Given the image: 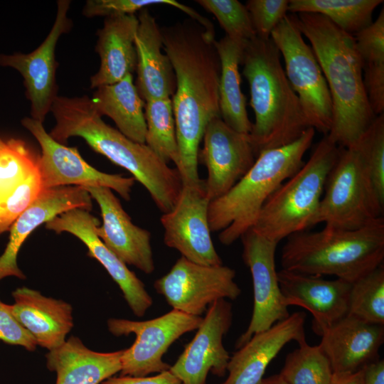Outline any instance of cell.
<instances>
[{
	"mask_svg": "<svg viewBox=\"0 0 384 384\" xmlns=\"http://www.w3.org/2000/svg\"><path fill=\"white\" fill-rule=\"evenodd\" d=\"M198 4L212 14L230 39L245 43L256 37L245 5L238 0H198Z\"/></svg>",
	"mask_w": 384,
	"mask_h": 384,
	"instance_id": "cell-37",
	"label": "cell"
},
{
	"mask_svg": "<svg viewBox=\"0 0 384 384\" xmlns=\"http://www.w3.org/2000/svg\"><path fill=\"white\" fill-rule=\"evenodd\" d=\"M245 43L230 39L225 36L215 41L220 63L219 80L220 116L233 129L249 134L252 123L249 119L246 109V98L241 90V65Z\"/></svg>",
	"mask_w": 384,
	"mask_h": 384,
	"instance_id": "cell-29",
	"label": "cell"
},
{
	"mask_svg": "<svg viewBox=\"0 0 384 384\" xmlns=\"http://www.w3.org/2000/svg\"><path fill=\"white\" fill-rule=\"evenodd\" d=\"M288 0H249L247 9L256 37L270 38L271 33L287 15Z\"/></svg>",
	"mask_w": 384,
	"mask_h": 384,
	"instance_id": "cell-40",
	"label": "cell"
},
{
	"mask_svg": "<svg viewBox=\"0 0 384 384\" xmlns=\"http://www.w3.org/2000/svg\"><path fill=\"white\" fill-rule=\"evenodd\" d=\"M198 162L207 169L204 185L210 201L226 193L252 167L256 154L249 135L228 126L220 117L207 125Z\"/></svg>",
	"mask_w": 384,
	"mask_h": 384,
	"instance_id": "cell-17",
	"label": "cell"
},
{
	"mask_svg": "<svg viewBox=\"0 0 384 384\" xmlns=\"http://www.w3.org/2000/svg\"><path fill=\"white\" fill-rule=\"evenodd\" d=\"M305 318V313L294 312L269 329L254 334L230 356L228 376L222 384H258L269 364L287 343L306 342Z\"/></svg>",
	"mask_w": 384,
	"mask_h": 384,
	"instance_id": "cell-22",
	"label": "cell"
},
{
	"mask_svg": "<svg viewBox=\"0 0 384 384\" xmlns=\"http://www.w3.org/2000/svg\"><path fill=\"white\" fill-rule=\"evenodd\" d=\"M279 374L287 384H329L333 370L319 345L306 341L287 355Z\"/></svg>",
	"mask_w": 384,
	"mask_h": 384,
	"instance_id": "cell-33",
	"label": "cell"
},
{
	"mask_svg": "<svg viewBox=\"0 0 384 384\" xmlns=\"http://www.w3.org/2000/svg\"><path fill=\"white\" fill-rule=\"evenodd\" d=\"M122 351H94L71 336L46 355V366L55 372V384H100L121 371Z\"/></svg>",
	"mask_w": 384,
	"mask_h": 384,
	"instance_id": "cell-27",
	"label": "cell"
},
{
	"mask_svg": "<svg viewBox=\"0 0 384 384\" xmlns=\"http://www.w3.org/2000/svg\"><path fill=\"white\" fill-rule=\"evenodd\" d=\"M366 92L375 116L384 112V9L375 21L354 36Z\"/></svg>",
	"mask_w": 384,
	"mask_h": 384,
	"instance_id": "cell-30",
	"label": "cell"
},
{
	"mask_svg": "<svg viewBox=\"0 0 384 384\" xmlns=\"http://www.w3.org/2000/svg\"><path fill=\"white\" fill-rule=\"evenodd\" d=\"M13 304H8L18 323L36 340L37 345L49 351L62 346L73 326L70 304L43 295L26 287L12 292Z\"/></svg>",
	"mask_w": 384,
	"mask_h": 384,
	"instance_id": "cell-24",
	"label": "cell"
},
{
	"mask_svg": "<svg viewBox=\"0 0 384 384\" xmlns=\"http://www.w3.org/2000/svg\"><path fill=\"white\" fill-rule=\"evenodd\" d=\"M383 3V0H290L288 11L321 14L354 36L373 22L374 11Z\"/></svg>",
	"mask_w": 384,
	"mask_h": 384,
	"instance_id": "cell-31",
	"label": "cell"
},
{
	"mask_svg": "<svg viewBox=\"0 0 384 384\" xmlns=\"http://www.w3.org/2000/svg\"><path fill=\"white\" fill-rule=\"evenodd\" d=\"M69 0L57 1L55 22L42 43L31 53L0 55V65L11 67L23 78L26 96L31 102L33 119L43 122L58 96L56 83L55 47L60 37L69 31L72 21L68 16Z\"/></svg>",
	"mask_w": 384,
	"mask_h": 384,
	"instance_id": "cell-15",
	"label": "cell"
},
{
	"mask_svg": "<svg viewBox=\"0 0 384 384\" xmlns=\"http://www.w3.org/2000/svg\"><path fill=\"white\" fill-rule=\"evenodd\" d=\"M315 130L308 128L294 142L261 151L249 171L223 196L210 202L211 232L230 245L251 230L271 195L304 164Z\"/></svg>",
	"mask_w": 384,
	"mask_h": 384,
	"instance_id": "cell-5",
	"label": "cell"
},
{
	"mask_svg": "<svg viewBox=\"0 0 384 384\" xmlns=\"http://www.w3.org/2000/svg\"><path fill=\"white\" fill-rule=\"evenodd\" d=\"M384 260V218L356 230H304L287 238L282 269L323 277L335 276L353 283Z\"/></svg>",
	"mask_w": 384,
	"mask_h": 384,
	"instance_id": "cell-6",
	"label": "cell"
},
{
	"mask_svg": "<svg viewBox=\"0 0 384 384\" xmlns=\"http://www.w3.org/2000/svg\"><path fill=\"white\" fill-rule=\"evenodd\" d=\"M43 189L38 171L31 174L12 193L0 198V234L10 230L18 216Z\"/></svg>",
	"mask_w": 384,
	"mask_h": 384,
	"instance_id": "cell-39",
	"label": "cell"
},
{
	"mask_svg": "<svg viewBox=\"0 0 384 384\" xmlns=\"http://www.w3.org/2000/svg\"><path fill=\"white\" fill-rule=\"evenodd\" d=\"M90 99L97 113L111 118L121 133L135 142L145 144V102L134 83L133 75L96 88Z\"/></svg>",
	"mask_w": 384,
	"mask_h": 384,
	"instance_id": "cell-28",
	"label": "cell"
},
{
	"mask_svg": "<svg viewBox=\"0 0 384 384\" xmlns=\"http://www.w3.org/2000/svg\"><path fill=\"white\" fill-rule=\"evenodd\" d=\"M0 340L33 351L37 343L31 334L16 319L8 304L0 301Z\"/></svg>",
	"mask_w": 384,
	"mask_h": 384,
	"instance_id": "cell-41",
	"label": "cell"
},
{
	"mask_svg": "<svg viewBox=\"0 0 384 384\" xmlns=\"http://www.w3.org/2000/svg\"><path fill=\"white\" fill-rule=\"evenodd\" d=\"M100 225L90 211L75 208L46 222V228L57 233L68 232L80 239L87 247L88 255L96 259L119 286L134 314L142 317L153 304V299L142 281L97 235L95 228Z\"/></svg>",
	"mask_w": 384,
	"mask_h": 384,
	"instance_id": "cell-18",
	"label": "cell"
},
{
	"mask_svg": "<svg viewBox=\"0 0 384 384\" xmlns=\"http://www.w3.org/2000/svg\"><path fill=\"white\" fill-rule=\"evenodd\" d=\"M366 384H384L383 359H378L366 366Z\"/></svg>",
	"mask_w": 384,
	"mask_h": 384,
	"instance_id": "cell-44",
	"label": "cell"
},
{
	"mask_svg": "<svg viewBox=\"0 0 384 384\" xmlns=\"http://www.w3.org/2000/svg\"><path fill=\"white\" fill-rule=\"evenodd\" d=\"M204 180L196 184H183L174 208L163 213L165 245L176 250L181 257L200 265L218 266L223 261L210 235L208 223L210 204Z\"/></svg>",
	"mask_w": 384,
	"mask_h": 384,
	"instance_id": "cell-13",
	"label": "cell"
},
{
	"mask_svg": "<svg viewBox=\"0 0 384 384\" xmlns=\"http://www.w3.org/2000/svg\"><path fill=\"white\" fill-rule=\"evenodd\" d=\"M134 38L137 56L136 87L144 102L171 97L176 87L171 62L163 53L161 28L146 8L139 11Z\"/></svg>",
	"mask_w": 384,
	"mask_h": 384,
	"instance_id": "cell-25",
	"label": "cell"
},
{
	"mask_svg": "<svg viewBox=\"0 0 384 384\" xmlns=\"http://www.w3.org/2000/svg\"><path fill=\"white\" fill-rule=\"evenodd\" d=\"M21 124L38 142L41 155L38 158V169L43 188L70 185L89 187L101 186L116 191L129 201L135 179L121 174H110L97 170L86 162L76 147L66 146L53 139L46 131L43 122L26 117Z\"/></svg>",
	"mask_w": 384,
	"mask_h": 384,
	"instance_id": "cell-12",
	"label": "cell"
},
{
	"mask_svg": "<svg viewBox=\"0 0 384 384\" xmlns=\"http://www.w3.org/2000/svg\"><path fill=\"white\" fill-rule=\"evenodd\" d=\"M233 306L228 299L211 304L193 339L169 370L183 384H207L209 372L223 377L230 358L223 339L233 322Z\"/></svg>",
	"mask_w": 384,
	"mask_h": 384,
	"instance_id": "cell-16",
	"label": "cell"
},
{
	"mask_svg": "<svg viewBox=\"0 0 384 384\" xmlns=\"http://www.w3.org/2000/svg\"><path fill=\"white\" fill-rule=\"evenodd\" d=\"M375 197L384 208V114L378 115L356 143Z\"/></svg>",
	"mask_w": 384,
	"mask_h": 384,
	"instance_id": "cell-36",
	"label": "cell"
},
{
	"mask_svg": "<svg viewBox=\"0 0 384 384\" xmlns=\"http://www.w3.org/2000/svg\"><path fill=\"white\" fill-rule=\"evenodd\" d=\"M270 38L283 57L287 78L309 127L327 135L333 122L331 95L316 57L305 42L294 14L282 19Z\"/></svg>",
	"mask_w": 384,
	"mask_h": 384,
	"instance_id": "cell-9",
	"label": "cell"
},
{
	"mask_svg": "<svg viewBox=\"0 0 384 384\" xmlns=\"http://www.w3.org/2000/svg\"><path fill=\"white\" fill-rule=\"evenodd\" d=\"M203 317L172 309L146 321L111 318L109 331L114 336L135 335L134 343L122 351L120 375L146 376L169 370L163 356L183 334L196 330Z\"/></svg>",
	"mask_w": 384,
	"mask_h": 384,
	"instance_id": "cell-10",
	"label": "cell"
},
{
	"mask_svg": "<svg viewBox=\"0 0 384 384\" xmlns=\"http://www.w3.org/2000/svg\"><path fill=\"white\" fill-rule=\"evenodd\" d=\"M38 158L21 139L0 137V198L38 171Z\"/></svg>",
	"mask_w": 384,
	"mask_h": 384,
	"instance_id": "cell-35",
	"label": "cell"
},
{
	"mask_svg": "<svg viewBox=\"0 0 384 384\" xmlns=\"http://www.w3.org/2000/svg\"><path fill=\"white\" fill-rule=\"evenodd\" d=\"M340 149L324 135L308 161L268 198L252 230L279 243L313 227L327 176Z\"/></svg>",
	"mask_w": 384,
	"mask_h": 384,
	"instance_id": "cell-7",
	"label": "cell"
},
{
	"mask_svg": "<svg viewBox=\"0 0 384 384\" xmlns=\"http://www.w3.org/2000/svg\"><path fill=\"white\" fill-rule=\"evenodd\" d=\"M241 65L255 114L248 135L256 156L297 140L310 127L272 39L255 37L247 41Z\"/></svg>",
	"mask_w": 384,
	"mask_h": 384,
	"instance_id": "cell-4",
	"label": "cell"
},
{
	"mask_svg": "<svg viewBox=\"0 0 384 384\" xmlns=\"http://www.w3.org/2000/svg\"><path fill=\"white\" fill-rule=\"evenodd\" d=\"M163 49L174 70L176 87L172 96L183 184H196L198 151L208 123L220 116V63L215 33L188 18L161 28Z\"/></svg>",
	"mask_w": 384,
	"mask_h": 384,
	"instance_id": "cell-1",
	"label": "cell"
},
{
	"mask_svg": "<svg viewBox=\"0 0 384 384\" xmlns=\"http://www.w3.org/2000/svg\"><path fill=\"white\" fill-rule=\"evenodd\" d=\"M155 4H165L176 7L206 28H210L212 24L209 19L201 16L192 8L174 0H88L83 7L82 14L89 18L132 15L149 6Z\"/></svg>",
	"mask_w": 384,
	"mask_h": 384,
	"instance_id": "cell-38",
	"label": "cell"
},
{
	"mask_svg": "<svg viewBox=\"0 0 384 384\" xmlns=\"http://www.w3.org/2000/svg\"><path fill=\"white\" fill-rule=\"evenodd\" d=\"M92 199L81 186L43 188L9 230L8 243L0 256V281L7 277L26 279L18 266L17 255L24 241L37 227L72 209L90 211Z\"/></svg>",
	"mask_w": 384,
	"mask_h": 384,
	"instance_id": "cell-21",
	"label": "cell"
},
{
	"mask_svg": "<svg viewBox=\"0 0 384 384\" xmlns=\"http://www.w3.org/2000/svg\"><path fill=\"white\" fill-rule=\"evenodd\" d=\"M98 204L102 223L95 233L103 243L126 265L134 266L145 274L155 270L151 233L134 225L119 200L109 188H84Z\"/></svg>",
	"mask_w": 384,
	"mask_h": 384,
	"instance_id": "cell-20",
	"label": "cell"
},
{
	"mask_svg": "<svg viewBox=\"0 0 384 384\" xmlns=\"http://www.w3.org/2000/svg\"><path fill=\"white\" fill-rule=\"evenodd\" d=\"M348 315L384 325L383 264L351 284Z\"/></svg>",
	"mask_w": 384,
	"mask_h": 384,
	"instance_id": "cell-34",
	"label": "cell"
},
{
	"mask_svg": "<svg viewBox=\"0 0 384 384\" xmlns=\"http://www.w3.org/2000/svg\"><path fill=\"white\" fill-rule=\"evenodd\" d=\"M319 344L333 373L353 372L378 360L384 341V325L370 324L346 315L321 336Z\"/></svg>",
	"mask_w": 384,
	"mask_h": 384,
	"instance_id": "cell-23",
	"label": "cell"
},
{
	"mask_svg": "<svg viewBox=\"0 0 384 384\" xmlns=\"http://www.w3.org/2000/svg\"><path fill=\"white\" fill-rule=\"evenodd\" d=\"M294 16L299 31L310 43L331 95L333 122L327 137L340 147H350L377 117L364 87L355 38L321 14Z\"/></svg>",
	"mask_w": 384,
	"mask_h": 384,
	"instance_id": "cell-3",
	"label": "cell"
},
{
	"mask_svg": "<svg viewBox=\"0 0 384 384\" xmlns=\"http://www.w3.org/2000/svg\"><path fill=\"white\" fill-rule=\"evenodd\" d=\"M329 384H366V367L353 372L333 373Z\"/></svg>",
	"mask_w": 384,
	"mask_h": 384,
	"instance_id": "cell-43",
	"label": "cell"
},
{
	"mask_svg": "<svg viewBox=\"0 0 384 384\" xmlns=\"http://www.w3.org/2000/svg\"><path fill=\"white\" fill-rule=\"evenodd\" d=\"M139 20L137 16L117 15L106 17L97 31L95 51L100 58L98 71L90 78V88L116 83L136 71L134 44Z\"/></svg>",
	"mask_w": 384,
	"mask_h": 384,
	"instance_id": "cell-26",
	"label": "cell"
},
{
	"mask_svg": "<svg viewBox=\"0 0 384 384\" xmlns=\"http://www.w3.org/2000/svg\"><path fill=\"white\" fill-rule=\"evenodd\" d=\"M383 212L367 177L358 146L341 147L327 176L314 226L324 223L329 229L356 230L383 217Z\"/></svg>",
	"mask_w": 384,
	"mask_h": 384,
	"instance_id": "cell-8",
	"label": "cell"
},
{
	"mask_svg": "<svg viewBox=\"0 0 384 384\" xmlns=\"http://www.w3.org/2000/svg\"><path fill=\"white\" fill-rule=\"evenodd\" d=\"M235 274L230 267L200 265L181 256L154 287L172 309L201 316L213 302L240 295Z\"/></svg>",
	"mask_w": 384,
	"mask_h": 384,
	"instance_id": "cell-11",
	"label": "cell"
},
{
	"mask_svg": "<svg viewBox=\"0 0 384 384\" xmlns=\"http://www.w3.org/2000/svg\"><path fill=\"white\" fill-rule=\"evenodd\" d=\"M146 124L145 144L164 162L179 164L176 124L171 97L145 102Z\"/></svg>",
	"mask_w": 384,
	"mask_h": 384,
	"instance_id": "cell-32",
	"label": "cell"
},
{
	"mask_svg": "<svg viewBox=\"0 0 384 384\" xmlns=\"http://www.w3.org/2000/svg\"><path fill=\"white\" fill-rule=\"evenodd\" d=\"M50 112L55 119L49 134L53 139L62 144L71 137H82L94 151L129 171L161 212L174 208L183 186L176 168L169 167L146 144L107 124L89 97L58 96Z\"/></svg>",
	"mask_w": 384,
	"mask_h": 384,
	"instance_id": "cell-2",
	"label": "cell"
},
{
	"mask_svg": "<svg viewBox=\"0 0 384 384\" xmlns=\"http://www.w3.org/2000/svg\"><path fill=\"white\" fill-rule=\"evenodd\" d=\"M258 384H287L279 373L263 378Z\"/></svg>",
	"mask_w": 384,
	"mask_h": 384,
	"instance_id": "cell-45",
	"label": "cell"
},
{
	"mask_svg": "<svg viewBox=\"0 0 384 384\" xmlns=\"http://www.w3.org/2000/svg\"><path fill=\"white\" fill-rule=\"evenodd\" d=\"M283 303L299 306L312 315V331L318 336L348 314L351 284L282 269L277 272Z\"/></svg>",
	"mask_w": 384,
	"mask_h": 384,
	"instance_id": "cell-19",
	"label": "cell"
},
{
	"mask_svg": "<svg viewBox=\"0 0 384 384\" xmlns=\"http://www.w3.org/2000/svg\"><path fill=\"white\" fill-rule=\"evenodd\" d=\"M102 384H183L170 370L151 376H112Z\"/></svg>",
	"mask_w": 384,
	"mask_h": 384,
	"instance_id": "cell-42",
	"label": "cell"
},
{
	"mask_svg": "<svg viewBox=\"0 0 384 384\" xmlns=\"http://www.w3.org/2000/svg\"><path fill=\"white\" fill-rule=\"evenodd\" d=\"M242 260L250 269L253 287V310L249 325L237 339L235 348L247 343L255 334L269 329L290 314L283 303L275 265L278 243L253 230L242 237Z\"/></svg>",
	"mask_w": 384,
	"mask_h": 384,
	"instance_id": "cell-14",
	"label": "cell"
}]
</instances>
